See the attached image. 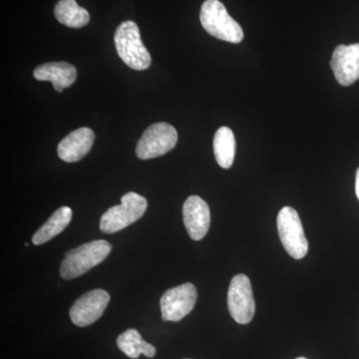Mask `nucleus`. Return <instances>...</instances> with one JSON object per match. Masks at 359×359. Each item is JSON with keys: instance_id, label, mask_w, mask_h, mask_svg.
<instances>
[{"instance_id": "obj_1", "label": "nucleus", "mask_w": 359, "mask_h": 359, "mask_svg": "<svg viewBox=\"0 0 359 359\" xmlns=\"http://www.w3.org/2000/svg\"><path fill=\"white\" fill-rule=\"evenodd\" d=\"M112 245L104 240L93 241L79 245L66 252L60 266V276L63 280H73L81 276L102 263L109 256Z\"/></svg>"}, {"instance_id": "obj_2", "label": "nucleus", "mask_w": 359, "mask_h": 359, "mask_svg": "<svg viewBox=\"0 0 359 359\" xmlns=\"http://www.w3.org/2000/svg\"><path fill=\"white\" fill-rule=\"evenodd\" d=\"M200 20L205 32L216 39L231 43H240L244 39L242 26L219 0H205L201 8Z\"/></svg>"}, {"instance_id": "obj_3", "label": "nucleus", "mask_w": 359, "mask_h": 359, "mask_svg": "<svg viewBox=\"0 0 359 359\" xmlns=\"http://www.w3.org/2000/svg\"><path fill=\"white\" fill-rule=\"evenodd\" d=\"M114 41L118 55L134 70H146L151 65V55L142 42L140 29L134 21L122 22L116 29Z\"/></svg>"}, {"instance_id": "obj_4", "label": "nucleus", "mask_w": 359, "mask_h": 359, "mask_svg": "<svg viewBox=\"0 0 359 359\" xmlns=\"http://www.w3.org/2000/svg\"><path fill=\"white\" fill-rule=\"evenodd\" d=\"M148 208L147 200L139 194L127 193L123 196L121 205L110 208L100 219V230L113 233L127 228L138 221Z\"/></svg>"}, {"instance_id": "obj_5", "label": "nucleus", "mask_w": 359, "mask_h": 359, "mask_svg": "<svg viewBox=\"0 0 359 359\" xmlns=\"http://www.w3.org/2000/svg\"><path fill=\"white\" fill-rule=\"evenodd\" d=\"M276 223L280 242L287 254L295 259H304L309 252V243L297 212L294 208L283 207Z\"/></svg>"}, {"instance_id": "obj_6", "label": "nucleus", "mask_w": 359, "mask_h": 359, "mask_svg": "<svg viewBox=\"0 0 359 359\" xmlns=\"http://www.w3.org/2000/svg\"><path fill=\"white\" fill-rule=\"evenodd\" d=\"M177 142L178 132L172 125L165 122L156 123L142 135L137 144V157L141 160L160 157L173 150Z\"/></svg>"}, {"instance_id": "obj_7", "label": "nucleus", "mask_w": 359, "mask_h": 359, "mask_svg": "<svg viewBox=\"0 0 359 359\" xmlns=\"http://www.w3.org/2000/svg\"><path fill=\"white\" fill-rule=\"evenodd\" d=\"M228 308L231 318L240 325H248L256 311L252 285L247 276H233L228 290Z\"/></svg>"}, {"instance_id": "obj_8", "label": "nucleus", "mask_w": 359, "mask_h": 359, "mask_svg": "<svg viewBox=\"0 0 359 359\" xmlns=\"http://www.w3.org/2000/svg\"><path fill=\"white\" fill-rule=\"evenodd\" d=\"M198 294L193 283H187L168 290L161 297L162 318L166 321H180L188 316L197 302Z\"/></svg>"}, {"instance_id": "obj_9", "label": "nucleus", "mask_w": 359, "mask_h": 359, "mask_svg": "<svg viewBox=\"0 0 359 359\" xmlns=\"http://www.w3.org/2000/svg\"><path fill=\"white\" fill-rule=\"evenodd\" d=\"M110 302V295L106 290L97 289L87 292L70 309V318L79 327L93 325L102 316Z\"/></svg>"}, {"instance_id": "obj_10", "label": "nucleus", "mask_w": 359, "mask_h": 359, "mask_svg": "<svg viewBox=\"0 0 359 359\" xmlns=\"http://www.w3.org/2000/svg\"><path fill=\"white\" fill-rule=\"evenodd\" d=\"M330 66L337 82L349 86L359 79V43L339 45L332 54Z\"/></svg>"}, {"instance_id": "obj_11", "label": "nucleus", "mask_w": 359, "mask_h": 359, "mask_svg": "<svg viewBox=\"0 0 359 359\" xmlns=\"http://www.w3.org/2000/svg\"><path fill=\"white\" fill-rule=\"evenodd\" d=\"M184 224L194 241H201L207 235L211 224L210 208L198 196H191L183 205Z\"/></svg>"}, {"instance_id": "obj_12", "label": "nucleus", "mask_w": 359, "mask_h": 359, "mask_svg": "<svg viewBox=\"0 0 359 359\" xmlns=\"http://www.w3.org/2000/svg\"><path fill=\"white\" fill-rule=\"evenodd\" d=\"M94 139V132L87 127L71 132L59 143V158L67 163L78 162L88 154L93 146Z\"/></svg>"}, {"instance_id": "obj_13", "label": "nucleus", "mask_w": 359, "mask_h": 359, "mask_svg": "<svg viewBox=\"0 0 359 359\" xmlns=\"http://www.w3.org/2000/svg\"><path fill=\"white\" fill-rule=\"evenodd\" d=\"M33 76L39 81H50L54 89L61 93L74 83L77 77L76 68L68 62H48L33 71Z\"/></svg>"}, {"instance_id": "obj_14", "label": "nucleus", "mask_w": 359, "mask_h": 359, "mask_svg": "<svg viewBox=\"0 0 359 359\" xmlns=\"http://www.w3.org/2000/svg\"><path fill=\"white\" fill-rule=\"evenodd\" d=\"M71 219H72V210L69 207L59 208L48 221L34 233L32 238L33 245H43L56 237L61 231L65 230L66 226L70 224Z\"/></svg>"}, {"instance_id": "obj_15", "label": "nucleus", "mask_w": 359, "mask_h": 359, "mask_svg": "<svg viewBox=\"0 0 359 359\" xmlns=\"http://www.w3.org/2000/svg\"><path fill=\"white\" fill-rule=\"evenodd\" d=\"M117 346L128 358L137 359L144 354L146 358H152L156 355V348L152 344L143 339L138 330L131 328L120 334L117 339Z\"/></svg>"}, {"instance_id": "obj_16", "label": "nucleus", "mask_w": 359, "mask_h": 359, "mask_svg": "<svg viewBox=\"0 0 359 359\" xmlns=\"http://www.w3.org/2000/svg\"><path fill=\"white\" fill-rule=\"evenodd\" d=\"M56 20L70 28H81L88 25L90 14L75 0H60L54 7Z\"/></svg>"}, {"instance_id": "obj_17", "label": "nucleus", "mask_w": 359, "mask_h": 359, "mask_svg": "<svg viewBox=\"0 0 359 359\" xmlns=\"http://www.w3.org/2000/svg\"><path fill=\"white\" fill-rule=\"evenodd\" d=\"M214 154L219 166L230 169L235 160V135L229 127H221L214 137Z\"/></svg>"}, {"instance_id": "obj_18", "label": "nucleus", "mask_w": 359, "mask_h": 359, "mask_svg": "<svg viewBox=\"0 0 359 359\" xmlns=\"http://www.w3.org/2000/svg\"><path fill=\"white\" fill-rule=\"evenodd\" d=\"M355 193L356 196H358V199L359 200V168L358 169V172H356L355 177Z\"/></svg>"}, {"instance_id": "obj_19", "label": "nucleus", "mask_w": 359, "mask_h": 359, "mask_svg": "<svg viewBox=\"0 0 359 359\" xmlns=\"http://www.w3.org/2000/svg\"><path fill=\"white\" fill-rule=\"evenodd\" d=\"M25 247H28V245H29V244H28V243H25Z\"/></svg>"}, {"instance_id": "obj_20", "label": "nucleus", "mask_w": 359, "mask_h": 359, "mask_svg": "<svg viewBox=\"0 0 359 359\" xmlns=\"http://www.w3.org/2000/svg\"><path fill=\"white\" fill-rule=\"evenodd\" d=\"M295 359H308V358H295Z\"/></svg>"}]
</instances>
